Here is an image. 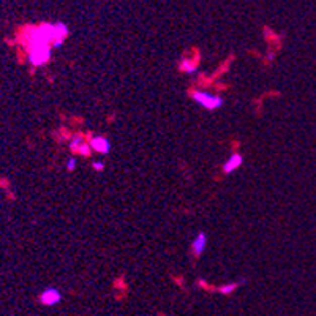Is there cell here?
Here are the masks:
<instances>
[{"mask_svg":"<svg viewBox=\"0 0 316 316\" xmlns=\"http://www.w3.org/2000/svg\"><path fill=\"white\" fill-rule=\"evenodd\" d=\"M68 33L70 30L64 22L32 27L26 35L29 62L33 67L46 65L52 55V48H60L65 38L68 37Z\"/></svg>","mask_w":316,"mask_h":316,"instance_id":"obj_1","label":"cell"},{"mask_svg":"<svg viewBox=\"0 0 316 316\" xmlns=\"http://www.w3.org/2000/svg\"><path fill=\"white\" fill-rule=\"evenodd\" d=\"M192 100L201 106L206 111H217L221 106H225V98L217 95V93H210L206 90H193L192 92Z\"/></svg>","mask_w":316,"mask_h":316,"instance_id":"obj_2","label":"cell"},{"mask_svg":"<svg viewBox=\"0 0 316 316\" xmlns=\"http://www.w3.org/2000/svg\"><path fill=\"white\" fill-rule=\"evenodd\" d=\"M62 297H64L62 291L51 286V288H46L40 294L38 299H40V303H41V305H44V307H55V305H58V303L62 302Z\"/></svg>","mask_w":316,"mask_h":316,"instance_id":"obj_3","label":"cell"},{"mask_svg":"<svg viewBox=\"0 0 316 316\" xmlns=\"http://www.w3.org/2000/svg\"><path fill=\"white\" fill-rule=\"evenodd\" d=\"M92 150H95L100 155H108L111 152V141L106 136H93L89 141Z\"/></svg>","mask_w":316,"mask_h":316,"instance_id":"obj_4","label":"cell"},{"mask_svg":"<svg viewBox=\"0 0 316 316\" xmlns=\"http://www.w3.org/2000/svg\"><path fill=\"white\" fill-rule=\"evenodd\" d=\"M206 248H207V234L204 231H200L192 242V251L196 258H200V256L206 251Z\"/></svg>","mask_w":316,"mask_h":316,"instance_id":"obj_5","label":"cell"},{"mask_svg":"<svg viewBox=\"0 0 316 316\" xmlns=\"http://www.w3.org/2000/svg\"><path fill=\"white\" fill-rule=\"evenodd\" d=\"M242 163H243V157L239 154V152H234V154H231L228 157V160L223 163V172L226 175L232 174L234 171H237L242 166Z\"/></svg>","mask_w":316,"mask_h":316,"instance_id":"obj_6","label":"cell"},{"mask_svg":"<svg viewBox=\"0 0 316 316\" xmlns=\"http://www.w3.org/2000/svg\"><path fill=\"white\" fill-rule=\"evenodd\" d=\"M70 149L75 150V152H79L81 155H86V157L90 155V150H92L90 144L86 143L84 138L81 136V135H75L72 138V141H70Z\"/></svg>","mask_w":316,"mask_h":316,"instance_id":"obj_7","label":"cell"},{"mask_svg":"<svg viewBox=\"0 0 316 316\" xmlns=\"http://www.w3.org/2000/svg\"><path fill=\"white\" fill-rule=\"evenodd\" d=\"M180 68L185 70L186 73H193V72H196V64H190L188 60H183L180 64Z\"/></svg>","mask_w":316,"mask_h":316,"instance_id":"obj_8","label":"cell"},{"mask_svg":"<svg viewBox=\"0 0 316 316\" xmlns=\"http://www.w3.org/2000/svg\"><path fill=\"white\" fill-rule=\"evenodd\" d=\"M76 168H78V160H76L75 157L68 158V161H67V171H68V172H73Z\"/></svg>","mask_w":316,"mask_h":316,"instance_id":"obj_9","label":"cell"},{"mask_svg":"<svg viewBox=\"0 0 316 316\" xmlns=\"http://www.w3.org/2000/svg\"><path fill=\"white\" fill-rule=\"evenodd\" d=\"M92 168L95 169V171H98V172H103V171H104V163H103V161H95V163L92 165Z\"/></svg>","mask_w":316,"mask_h":316,"instance_id":"obj_10","label":"cell"}]
</instances>
